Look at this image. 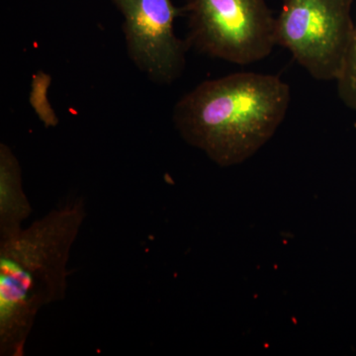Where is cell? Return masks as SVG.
<instances>
[{
  "mask_svg": "<svg viewBox=\"0 0 356 356\" xmlns=\"http://www.w3.org/2000/svg\"><path fill=\"white\" fill-rule=\"evenodd\" d=\"M86 216L83 200H74L0 241L2 356L24 355L39 312L65 298L70 252Z\"/></svg>",
  "mask_w": 356,
  "mask_h": 356,
  "instance_id": "cell-2",
  "label": "cell"
},
{
  "mask_svg": "<svg viewBox=\"0 0 356 356\" xmlns=\"http://www.w3.org/2000/svg\"><path fill=\"white\" fill-rule=\"evenodd\" d=\"M32 207L22 185L19 161L10 147L0 145V241L23 229Z\"/></svg>",
  "mask_w": 356,
  "mask_h": 356,
  "instance_id": "cell-6",
  "label": "cell"
},
{
  "mask_svg": "<svg viewBox=\"0 0 356 356\" xmlns=\"http://www.w3.org/2000/svg\"><path fill=\"white\" fill-rule=\"evenodd\" d=\"M291 89L278 76L236 72L198 84L173 110L182 139L222 168L245 163L286 117Z\"/></svg>",
  "mask_w": 356,
  "mask_h": 356,
  "instance_id": "cell-1",
  "label": "cell"
},
{
  "mask_svg": "<svg viewBox=\"0 0 356 356\" xmlns=\"http://www.w3.org/2000/svg\"><path fill=\"white\" fill-rule=\"evenodd\" d=\"M353 0H281L275 17L276 46L318 81H337L355 23Z\"/></svg>",
  "mask_w": 356,
  "mask_h": 356,
  "instance_id": "cell-4",
  "label": "cell"
},
{
  "mask_svg": "<svg viewBox=\"0 0 356 356\" xmlns=\"http://www.w3.org/2000/svg\"><path fill=\"white\" fill-rule=\"evenodd\" d=\"M191 48L238 65L268 57L275 43V17L266 0H187Z\"/></svg>",
  "mask_w": 356,
  "mask_h": 356,
  "instance_id": "cell-3",
  "label": "cell"
},
{
  "mask_svg": "<svg viewBox=\"0 0 356 356\" xmlns=\"http://www.w3.org/2000/svg\"><path fill=\"white\" fill-rule=\"evenodd\" d=\"M120 11L129 58L136 67L159 84H170L181 76L186 65L188 42L178 38L175 18L184 7L172 0H111Z\"/></svg>",
  "mask_w": 356,
  "mask_h": 356,
  "instance_id": "cell-5",
  "label": "cell"
},
{
  "mask_svg": "<svg viewBox=\"0 0 356 356\" xmlns=\"http://www.w3.org/2000/svg\"><path fill=\"white\" fill-rule=\"evenodd\" d=\"M336 83L339 99L348 108L356 111V23L343 70Z\"/></svg>",
  "mask_w": 356,
  "mask_h": 356,
  "instance_id": "cell-7",
  "label": "cell"
}]
</instances>
